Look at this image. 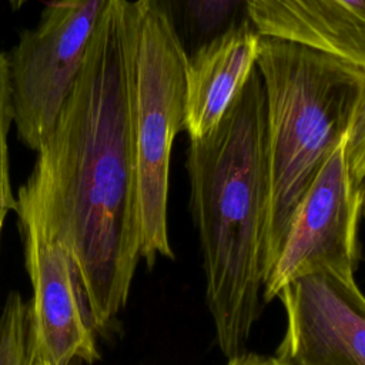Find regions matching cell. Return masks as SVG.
Wrapping results in <instances>:
<instances>
[{
	"mask_svg": "<svg viewBox=\"0 0 365 365\" xmlns=\"http://www.w3.org/2000/svg\"><path fill=\"white\" fill-rule=\"evenodd\" d=\"M135 0H107L17 205L67 250L96 331L127 305L141 258L133 128Z\"/></svg>",
	"mask_w": 365,
	"mask_h": 365,
	"instance_id": "cell-1",
	"label": "cell"
},
{
	"mask_svg": "<svg viewBox=\"0 0 365 365\" xmlns=\"http://www.w3.org/2000/svg\"><path fill=\"white\" fill-rule=\"evenodd\" d=\"M185 168L205 302L218 348L230 359L245 352L265 282L267 124L257 67L220 123L190 140Z\"/></svg>",
	"mask_w": 365,
	"mask_h": 365,
	"instance_id": "cell-2",
	"label": "cell"
},
{
	"mask_svg": "<svg viewBox=\"0 0 365 365\" xmlns=\"http://www.w3.org/2000/svg\"><path fill=\"white\" fill-rule=\"evenodd\" d=\"M255 67L262 81L267 124V279L299 204L346 137L365 90V68L262 36Z\"/></svg>",
	"mask_w": 365,
	"mask_h": 365,
	"instance_id": "cell-3",
	"label": "cell"
},
{
	"mask_svg": "<svg viewBox=\"0 0 365 365\" xmlns=\"http://www.w3.org/2000/svg\"><path fill=\"white\" fill-rule=\"evenodd\" d=\"M185 66L187 57L167 21L140 6L133 128L141 258L150 268L158 257L174 258L167 222L168 180L173 143L184 124Z\"/></svg>",
	"mask_w": 365,
	"mask_h": 365,
	"instance_id": "cell-4",
	"label": "cell"
},
{
	"mask_svg": "<svg viewBox=\"0 0 365 365\" xmlns=\"http://www.w3.org/2000/svg\"><path fill=\"white\" fill-rule=\"evenodd\" d=\"M107 0H48L6 53L19 141L37 151L83 67Z\"/></svg>",
	"mask_w": 365,
	"mask_h": 365,
	"instance_id": "cell-5",
	"label": "cell"
},
{
	"mask_svg": "<svg viewBox=\"0 0 365 365\" xmlns=\"http://www.w3.org/2000/svg\"><path fill=\"white\" fill-rule=\"evenodd\" d=\"M16 214L31 284L27 356L51 365L94 364L100 359L96 329L70 254L29 208L17 205Z\"/></svg>",
	"mask_w": 365,
	"mask_h": 365,
	"instance_id": "cell-6",
	"label": "cell"
},
{
	"mask_svg": "<svg viewBox=\"0 0 365 365\" xmlns=\"http://www.w3.org/2000/svg\"><path fill=\"white\" fill-rule=\"evenodd\" d=\"M362 201L364 192L351 180L342 141L294 215L279 257L264 282V302L277 298L291 281L311 272L331 269L355 274L361 261L358 227Z\"/></svg>",
	"mask_w": 365,
	"mask_h": 365,
	"instance_id": "cell-7",
	"label": "cell"
},
{
	"mask_svg": "<svg viewBox=\"0 0 365 365\" xmlns=\"http://www.w3.org/2000/svg\"><path fill=\"white\" fill-rule=\"evenodd\" d=\"M277 298L285 331L275 358L288 365H365V295L354 274L311 272Z\"/></svg>",
	"mask_w": 365,
	"mask_h": 365,
	"instance_id": "cell-8",
	"label": "cell"
},
{
	"mask_svg": "<svg viewBox=\"0 0 365 365\" xmlns=\"http://www.w3.org/2000/svg\"><path fill=\"white\" fill-rule=\"evenodd\" d=\"M257 33L365 68V0H247Z\"/></svg>",
	"mask_w": 365,
	"mask_h": 365,
	"instance_id": "cell-9",
	"label": "cell"
},
{
	"mask_svg": "<svg viewBox=\"0 0 365 365\" xmlns=\"http://www.w3.org/2000/svg\"><path fill=\"white\" fill-rule=\"evenodd\" d=\"M259 34L251 23L212 40L185 66L184 124L190 140L208 134L255 70Z\"/></svg>",
	"mask_w": 365,
	"mask_h": 365,
	"instance_id": "cell-10",
	"label": "cell"
},
{
	"mask_svg": "<svg viewBox=\"0 0 365 365\" xmlns=\"http://www.w3.org/2000/svg\"><path fill=\"white\" fill-rule=\"evenodd\" d=\"M160 14L187 58L222 34L251 23L247 0H137Z\"/></svg>",
	"mask_w": 365,
	"mask_h": 365,
	"instance_id": "cell-11",
	"label": "cell"
},
{
	"mask_svg": "<svg viewBox=\"0 0 365 365\" xmlns=\"http://www.w3.org/2000/svg\"><path fill=\"white\" fill-rule=\"evenodd\" d=\"M27 302L11 291L0 314V365H26Z\"/></svg>",
	"mask_w": 365,
	"mask_h": 365,
	"instance_id": "cell-12",
	"label": "cell"
},
{
	"mask_svg": "<svg viewBox=\"0 0 365 365\" xmlns=\"http://www.w3.org/2000/svg\"><path fill=\"white\" fill-rule=\"evenodd\" d=\"M13 124V104L6 53L0 50V234L9 211H16L17 201L11 191L9 133Z\"/></svg>",
	"mask_w": 365,
	"mask_h": 365,
	"instance_id": "cell-13",
	"label": "cell"
},
{
	"mask_svg": "<svg viewBox=\"0 0 365 365\" xmlns=\"http://www.w3.org/2000/svg\"><path fill=\"white\" fill-rule=\"evenodd\" d=\"M344 155L352 182L365 192V90L344 140Z\"/></svg>",
	"mask_w": 365,
	"mask_h": 365,
	"instance_id": "cell-14",
	"label": "cell"
},
{
	"mask_svg": "<svg viewBox=\"0 0 365 365\" xmlns=\"http://www.w3.org/2000/svg\"><path fill=\"white\" fill-rule=\"evenodd\" d=\"M227 365H288L274 355L267 356L261 354L254 352H242L241 355H237L234 358H230Z\"/></svg>",
	"mask_w": 365,
	"mask_h": 365,
	"instance_id": "cell-15",
	"label": "cell"
},
{
	"mask_svg": "<svg viewBox=\"0 0 365 365\" xmlns=\"http://www.w3.org/2000/svg\"><path fill=\"white\" fill-rule=\"evenodd\" d=\"M26 365H51L40 358H34V356H27V361H26Z\"/></svg>",
	"mask_w": 365,
	"mask_h": 365,
	"instance_id": "cell-16",
	"label": "cell"
},
{
	"mask_svg": "<svg viewBox=\"0 0 365 365\" xmlns=\"http://www.w3.org/2000/svg\"><path fill=\"white\" fill-rule=\"evenodd\" d=\"M7 1L10 3L13 10H19L20 7H23L27 3V0H7Z\"/></svg>",
	"mask_w": 365,
	"mask_h": 365,
	"instance_id": "cell-17",
	"label": "cell"
},
{
	"mask_svg": "<svg viewBox=\"0 0 365 365\" xmlns=\"http://www.w3.org/2000/svg\"><path fill=\"white\" fill-rule=\"evenodd\" d=\"M362 212L365 215V192H364V201H362Z\"/></svg>",
	"mask_w": 365,
	"mask_h": 365,
	"instance_id": "cell-18",
	"label": "cell"
}]
</instances>
